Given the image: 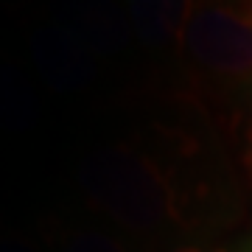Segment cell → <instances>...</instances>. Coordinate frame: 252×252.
<instances>
[{
  "instance_id": "6da1fadb",
  "label": "cell",
  "mask_w": 252,
  "mask_h": 252,
  "mask_svg": "<svg viewBox=\"0 0 252 252\" xmlns=\"http://www.w3.org/2000/svg\"><path fill=\"white\" fill-rule=\"evenodd\" d=\"M79 182L93 207L126 233L162 241L196 233L193 193L171 149L140 137L104 146L81 162Z\"/></svg>"
},
{
  "instance_id": "7a4b0ae2",
  "label": "cell",
  "mask_w": 252,
  "mask_h": 252,
  "mask_svg": "<svg viewBox=\"0 0 252 252\" xmlns=\"http://www.w3.org/2000/svg\"><path fill=\"white\" fill-rule=\"evenodd\" d=\"M180 48L207 81L252 90V6L190 3Z\"/></svg>"
},
{
  "instance_id": "3957f363",
  "label": "cell",
  "mask_w": 252,
  "mask_h": 252,
  "mask_svg": "<svg viewBox=\"0 0 252 252\" xmlns=\"http://www.w3.org/2000/svg\"><path fill=\"white\" fill-rule=\"evenodd\" d=\"M31 51H34L36 70L56 90H79L95 73V59H93L95 54L67 26L39 28L31 39Z\"/></svg>"
},
{
  "instance_id": "277c9868",
  "label": "cell",
  "mask_w": 252,
  "mask_h": 252,
  "mask_svg": "<svg viewBox=\"0 0 252 252\" xmlns=\"http://www.w3.org/2000/svg\"><path fill=\"white\" fill-rule=\"evenodd\" d=\"M129 20L143 42L149 45H165L177 42L180 45L182 26L188 20L190 3H132L129 6Z\"/></svg>"
},
{
  "instance_id": "5b68a950",
  "label": "cell",
  "mask_w": 252,
  "mask_h": 252,
  "mask_svg": "<svg viewBox=\"0 0 252 252\" xmlns=\"http://www.w3.org/2000/svg\"><path fill=\"white\" fill-rule=\"evenodd\" d=\"M48 244L51 252H135L109 227L90 221L54 224V230H48Z\"/></svg>"
},
{
  "instance_id": "8992f818",
  "label": "cell",
  "mask_w": 252,
  "mask_h": 252,
  "mask_svg": "<svg viewBox=\"0 0 252 252\" xmlns=\"http://www.w3.org/2000/svg\"><path fill=\"white\" fill-rule=\"evenodd\" d=\"M0 121L14 129L34 124V95L14 70H0Z\"/></svg>"
},
{
  "instance_id": "52a82bcc",
  "label": "cell",
  "mask_w": 252,
  "mask_h": 252,
  "mask_svg": "<svg viewBox=\"0 0 252 252\" xmlns=\"http://www.w3.org/2000/svg\"><path fill=\"white\" fill-rule=\"evenodd\" d=\"M154 252H238L233 247H227L224 241H219L213 235H202V233H185V235H174L157 247Z\"/></svg>"
},
{
  "instance_id": "ba28073f",
  "label": "cell",
  "mask_w": 252,
  "mask_h": 252,
  "mask_svg": "<svg viewBox=\"0 0 252 252\" xmlns=\"http://www.w3.org/2000/svg\"><path fill=\"white\" fill-rule=\"evenodd\" d=\"M0 252H45L36 247L31 238L14 233V230H0Z\"/></svg>"
},
{
  "instance_id": "9c48e42d",
  "label": "cell",
  "mask_w": 252,
  "mask_h": 252,
  "mask_svg": "<svg viewBox=\"0 0 252 252\" xmlns=\"http://www.w3.org/2000/svg\"><path fill=\"white\" fill-rule=\"evenodd\" d=\"M244 95H247V101H250V109H252V90H250V93H244Z\"/></svg>"
}]
</instances>
